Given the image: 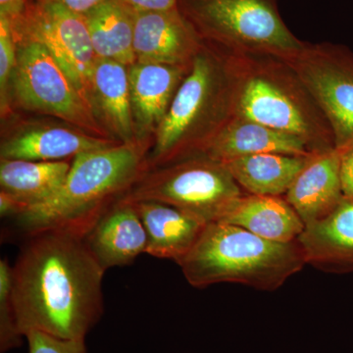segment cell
<instances>
[{
    "label": "cell",
    "mask_w": 353,
    "mask_h": 353,
    "mask_svg": "<svg viewBox=\"0 0 353 353\" xmlns=\"http://www.w3.org/2000/svg\"><path fill=\"white\" fill-rule=\"evenodd\" d=\"M25 336L20 333L11 296V265L0 260V352L21 347Z\"/></svg>",
    "instance_id": "obj_24"
},
{
    "label": "cell",
    "mask_w": 353,
    "mask_h": 353,
    "mask_svg": "<svg viewBox=\"0 0 353 353\" xmlns=\"http://www.w3.org/2000/svg\"><path fill=\"white\" fill-rule=\"evenodd\" d=\"M90 105L95 119L111 139L121 143L137 141L127 66L97 58L90 85Z\"/></svg>",
    "instance_id": "obj_17"
},
{
    "label": "cell",
    "mask_w": 353,
    "mask_h": 353,
    "mask_svg": "<svg viewBox=\"0 0 353 353\" xmlns=\"http://www.w3.org/2000/svg\"><path fill=\"white\" fill-rule=\"evenodd\" d=\"M0 159L54 162L82 152L103 150L119 141L99 138L55 118L23 119L13 115L3 121Z\"/></svg>",
    "instance_id": "obj_11"
},
{
    "label": "cell",
    "mask_w": 353,
    "mask_h": 353,
    "mask_svg": "<svg viewBox=\"0 0 353 353\" xmlns=\"http://www.w3.org/2000/svg\"><path fill=\"white\" fill-rule=\"evenodd\" d=\"M204 43L230 53L290 59L305 46L285 25L277 0H178Z\"/></svg>",
    "instance_id": "obj_6"
},
{
    "label": "cell",
    "mask_w": 353,
    "mask_h": 353,
    "mask_svg": "<svg viewBox=\"0 0 353 353\" xmlns=\"http://www.w3.org/2000/svg\"><path fill=\"white\" fill-rule=\"evenodd\" d=\"M218 222L243 228L266 240L297 241L305 225L285 197L243 194Z\"/></svg>",
    "instance_id": "obj_20"
},
{
    "label": "cell",
    "mask_w": 353,
    "mask_h": 353,
    "mask_svg": "<svg viewBox=\"0 0 353 353\" xmlns=\"http://www.w3.org/2000/svg\"><path fill=\"white\" fill-rule=\"evenodd\" d=\"M70 167L71 162L67 160L41 162L0 159V192L13 197L25 212L57 194L66 180Z\"/></svg>",
    "instance_id": "obj_23"
},
{
    "label": "cell",
    "mask_w": 353,
    "mask_h": 353,
    "mask_svg": "<svg viewBox=\"0 0 353 353\" xmlns=\"http://www.w3.org/2000/svg\"><path fill=\"white\" fill-rule=\"evenodd\" d=\"M104 271L132 264L146 252L148 236L134 204L120 197L83 238Z\"/></svg>",
    "instance_id": "obj_14"
},
{
    "label": "cell",
    "mask_w": 353,
    "mask_h": 353,
    "mask_svg": "<svg viewBox=\"0 0 353 353\" xmlns=\"http://www.w3.org/2000/svg\"><path fill=\"white\" fill-rule=\"evenodd\" d=\"M28 353H87L85 340H64L41 332L26 334Z\"/></svg>",
    "instance_id": "obj_26"
},
{
    "label": "cell",
    "mask_w": 353,
    "mask_h": 353,
    "mask_svg": "<svg viewBox=\"0 0 353 353\" xmlns=\"http://www.w3.org/2000/svg\"><path fill=\"white\" fill-rule=\"evenodd\" d=\"M150 148V143L136 141L80 153L72 159L68 175L57 194L16 219L26 234L59 229L83 238L148 170Z\"/></svg>",
    "instance_id": "obj_2"
},
{
    "label": "cell",
    "mask_w": 353,
    "mask_h": 353,
    "mask_svg": "<svg viewBox=\"0 0 353 353\" xmlns=\"http://www.w3.org/2000/svg\"><path fill=\"white\" fill-rule=\"evenodd\" d=\"M203 46L199 32L178 6L167 10L137 11L136 62L190 67Z\"/></svg>",
    "instance_id": "obj_12"
},
{
    "label": "cell",
    "mask_w": 353,
    "mask_h": 353,
    "mask_svg": "<svg viewBox=\"0 0 353 353\" xmlns=\"http://www.w3.org/2000/svg\"><path fill=\"white\" fill-rule=\"evenodd\" d=\"M190 67L141 62L128 67L137 141L152 145L153 137Z\"/></svg>",
    "instance_id": "obj_13"
},
{
    "label": "cell",
    "mask_w": 353,
    "mask_h": 353,
    "mask_svg": "<svg viewBox=\"0 0 353 353\" xmlns=\"http://www.w3.org/2000/svg\"><path fill=\"white\" fill-rule=\"evenodd\" d=\"M234 117L231 54L204 43L153 137L148 169L201 154Z\"/></svg>",
    "instance_id": "obj_3"
},
{
    "label": "cell",
    "mask_w": 353,
    "mask_h": 353,
    "mask_svg": "<svg viewBox=\"0 0 353 353\" xmlns=\"http://www.w3.org/2000/svg\"><path fill=\"white\" fill-rule=\"evenodd\" d=\"M6 16L14 41L43 46L92 108L90 85L97 57L83 16L50 0H29L19 10Z\"/></svg>",
    "instance_id": "obj_9"
},
{
    "label": "cell",
    "mask_w": 353,
    "mask_h": 353,
    "mask_svg": "<svg viewBox=\"0 0 353 353\" xmlns=\"http://www.w3.org/2000/svg\"><path fill=\"white\" fill-rule=\"evenodd\" d=\"M16 66V43L10 22L0 15V113L1 122L15 115L11 105V83Z\"/></svg>",
    "instance_id": "obj_25"
},
{
    "label": "cell",
    "mask_w": 353,
    "mask_h": 353,
    "mask_svg": "<svg viewBox=\"0 0 353 353\" xmlns=\"http://www.w3.org/2000/svg\"><path fill=\"white\" fill-rule=\"evenodd\" d=\"M145 227L146 252L178 263L196 245L206 225L180 209L157 201H131Z\"/></svg>",
    "instance_id": "obj_19"
},
{
    "label": "cell",
    "mask_w": 353,
    "mask_h": 353,
    "mask_svg": "<svg viewBox=\"0 0 353 353\" xmlns=\"http://www.w3.org/2000/svg\"><path fill=\"white\" fill-rule=\"evenodd\" d=\"M137 11L167 10L174 8L178 0H126Z\"/></svg>",
    "instance_id": "obj_28"
},
{
    "label": "cell",
    "mask_w": 353,
    "mask_h": 353,
    "mask_svg": "<svg viewBox=\"0 0 353 353\" xmlns=\"http://www.w3.org/2000/svg\"><path fill=\"white\" fill-rule=\"evenodd\" d=\"M176 264L197 289L233 283L273 292L307 263L297 241H269L243 228L213 222Z\"/></svg>",
    "instance_id": "obj_5"
},
{
    "label": "cell",
    "mask_w": 353,
    "mask_h": 353,
    "mask_svg": "<svg viewBox=\"0 0 353 353\" xmlns=\"http://www.w3.org/2000/svg\"><path fill=\"white\" fill-rule=\"evenodd\" d=\"M50 1L61 4L62 6L66 7L67 9L77 14L85 15L88 11L99 6L105 0H50Z\"/></svg>",
    "instance_id": "obj_29"
},
{
    "label": "cell",
    "mask_w": 353,
    "mask_h": 353,
    "mask_svg": "<svg viewBox=\"0 0 353 353\" xmlns=\"http://www.w3.org/2000/svg\"><path fill=\"white\" fill-rule=\"evenodd\" d=\"M285 61L326 116L336 150H352L353 51L331 43H306L299 54Z\"/></svg>",
    "instance_id": "obj_10"
},
{
    "label": "cell",
    "mask_w": 353,
    "mask_h": 353,
    "mask_svg": "<svg viewBox=\"0 0 353 353\" xmlns=\"http://www.w3.org/2000/svg\"><path fill=\"white\" fill-rule=\"evenodd\" d=\"M230 54L236 117L296 136L313 153L336 148L326 116L285 59L261 53Z\"/></svg>",
    "instance_id": "obj_4"
},
{
    "label": "cell",
    "mask_w": 353,
    "mask_h": 353,
    "mask_svg": "<svg viewBox=\"0 0 353 353\" xmlns=\"http://www.w3.org/2000/svg\"><path fill=\"white\" fill-rule=\"evenodd\" d=\"M243 194L222 162L196 155L148 169L122 197L168 204L208 225Z\"/></svg>",
    "instance_id": "obj_7"
},
{
    "label": "cell",
    "mask_w": 353,
    "mask_h": 353,
    "mask_svg": "<svg viewBox=\"0 0 353 353\" xmlns=\"http://www.w3.org/2000/svg\"><path fill=\"white\" fill-rule=\"evenodd\" d=\"M340 150L315 153L285 194L304 225L330 214L343 199Z\"/></svg>",
    "instance_id": "obj_15"
},
{
    "label": "cell",
    "mask_w": 353,
    "mask_h": 353,
    "mask_svg": "<svg viewBox=\"0 0 353 353\" xmlns=\"http://www.w3.org/2000/svg\"><path fill=\"white\" fill-rule=\"evenodd\" d=\"M341 183L343 197L353 199V148L341 157Z\"/></svg>",
    "instance_id": "obj_27"
},
{
    "label": "cell",
    "mask_w": 353,
    "mask_h": 353,
    "mask_svg": "<svg viewBox=\"0 0 353 353\" xmlns=\"http://www.w3.org/2000/svg\"><path fill=\"white\" fill-rule=\"evenodd\" d=\"M15 43L16 66L11 83L14 112L22 110L48 116L99 138L112 139L50 51L34 41Z\"/></svg>",
    "instance_id": "obj_8"
},
{
    "label": "cell",
    "mask_w": 353,
    "mask_h": 353,
    "mask_svg": "<svg viewBox=\"0 0 353 353\" xmlns=\"http://www.w3.org/2000/svg\"><path fill=\"white\" fill-rule=\"evenodd\" d=\"M11 266V296L25 336L41 332L64 340H85L101 321L105 271L82 236L59 229L27 234Z\"/></svg>",
    "instance_id": "obj_1"
},
{
    "label": "cell",
    "mask_w": 353,
    "mask_h": 353,
    "mask_svg": "<svg viewBox=\"0 0 353 353\" xmlns=\"http://www.w3.org/2000/svg\"><path fill=\"white\" fill-rule=\"evenodd\" d=\"M260 153L309 157L314 154L303 139L252 120L234 117L202 152L203 157L225 162Z\"/></svg>",
    "instance_id": "obj_18"
},
{
    "label": "cell",
    "mask_w": 353,
    "mask_h": 353,
    "mask_svg": "<svg viewBox=\"0 0 353 353\" xmlns=\"http://www.w3.org/2000/svg\"><path fill=\"white\" fill-rule=\"evenodd\" d=\"M29 0H0V14L10 15L19 10Z\"/></svg>",
    "instance_id": "obj_30"
},
{
    "label": "cell",
    "mask_w": 353,
    "mask_h": 353,
    "mask_svg": "<svg viewBox=\"0 0 353 353\" xmlns=\"http://www.w3.org/2000/svg\"><path fill=\"white\" fill-rule=\"evenodd\" d=\"M314 154L301 157L260 153L236 158L223 164L246 194L281 196L287 194Z\"/></svg>",
    "instance_id": "obj_21"
},
{
    "label": "cell",
    "mask_w": 353,
    "mask_h": 353,
    "mask_svg": "<svg viewBox=\"0 0 353 353\" xmlns=\"http://www.w3.org/2000/svg\"><path fill=\"white\" fill-rule=\"evenodd\" d=\"M97 58L130 67L134 51L137 10L126 0H105L83 15Z\"/></svg>",
    "instance_id": "obj_22"
},
{
    "label": "cell",
    "mask_w": 353,
    "mask_h": 353,
    "mask_svg": "<svg viewBox=\"0 0 353 353\" xmlns=\"http://www.w3.org/2000/svg\"><path fill=\"white\" fill-rule=\"evenodd\" d=\"M297 241L306 263L315 268L353 271V199L343 197L326 217L306 225Z\"/></svg>",
    "instance_id": "obj_16"
}]
</instances>
